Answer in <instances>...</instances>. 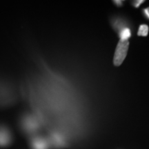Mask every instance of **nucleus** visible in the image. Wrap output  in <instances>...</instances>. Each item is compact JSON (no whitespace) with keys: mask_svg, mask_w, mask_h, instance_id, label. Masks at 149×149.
I'll use <instances>...</instances> for the list:
<instances>
[{"mask_svg":"<svg viewBox=\"0 0 149 149\" xmlns=\"http://www.w3.org/2000/svg\"><path fill=\"white\" fill-rule=\"evenodd\" d=\"M129 46L128 40H120L117 44L114 56V64L120 66L125 59Z\"/></svg>","mask_w":149,"mask_h":149,"instance_id":"1","label":"nucleus"},{"mask_svg":"<svg viewBox=\"0 0 149 149\" xmlns=\"http://www.w3.org/2000/svg\"><path fill=\"white\" fill-rule=\"evenodd\" d=\"M112 24H113V26L114 29L120 33L122 30L126 28H128V22L126 20L123 19L122 18L116 17L113 19L112 20Z\"/></svg>","mask_w":149,"mask_h":149,"instance_id":"2","label":"nucleus"},{"mask_svg":"<svg viewBox=\"0 0 149 149\" xmlns=\"http://www.w3.org/2000/svg\"><path fill=\"white\" fill-rule=\"evenodd\" d=\"M10 141V136L8 130L5 128H0V146H6Z\"/></svg>","mask_w":149,"mask_h":149,"instance_id":"3","label":"nucleus"},{"mask_svg":"<svg viewBox=\"0 0 149 149\" xmlns=\"http://www.w3.org/2000/svg\"><path fill=\"white\" fill-rule=\"evenodd\" d=\"M33 146L35 149H47L48 143L45 139L41 138V137H37L33 140L32 142Z\"/></svg>","mask_w":149,"mask_h":149,"instance_id":"4","label":"nucleus"},{"mask_svg":"<svg viewBox=\"0 0 149 149\" xmlns=\"http://www.w3.org/2000/svg\"><path fill=\"white\" fill-rule=\"evenodd\" d=\"M121 40H128L131 36V31L129 28H126L124 29L119 33Z\"/></svg>","mask_w":149,"mask_h":149,"instance_id":"5","label":"nucleus"},{"mask_svg":"<svg viewBox=\"0 0 149 149\" xmlns=\"http://www.w3.org/2000/svg\"><path fill=\"white\" fill-rule=\"evenodd\" d=\"M148 30L149 29L148 26L146 25V24H141L139 28L137 34H138V35H139V36H143V37L147 36V35H148Z\"/></svg>","mask_w":149,"mask_h":149,"instance_id":"6","label":"nucleus"},{"mask_svg":"<svg viewBox=\"0 0 149 149\" xmlns=\"http://www.w3.org/2000/svg\"><path fill=\"white\" fill-rule=\"evenodd\" d=\"M144 1H143V0H139V1H135L133 2V4L134 6L135 7V8H138V7L140 6L141 3H144Z\"/></svg>","mask_w":149,"mask_h":149,"instance_id":"7","label":"nucleus"},{"mask_svg":"<svg viewBox=\"0 0 149 149\" xmlns=\"http://www.w3.org/2000/svg\"><path fill=\"white\" fill-rule=\"evenodd\" d=\"M143 14L148 19H149V7L143 10Z\"/></svg>","mask_w":149,"mask_h":149,"instance_id":"8","label":"nucleus"},{"mask_svg":"<svg viewBox=\"0 0 149 149\" xmlns=\"http://www.w3.org/2000/svg\"><path fill=\"white\" fill-rule=\"evenodd\" d=\"M113 2H114L115 4L117 5V6H122V3H123L122 1H114Z\"/></svg>","mask_w":149,"mask_h":149,"instance_id":"9","label":"nucleus"}]
</instances>
